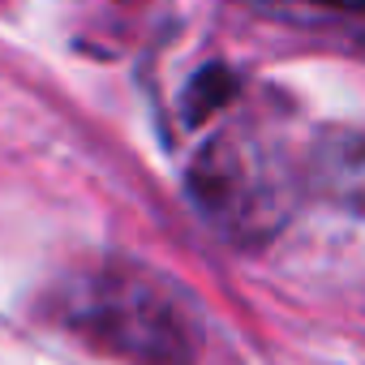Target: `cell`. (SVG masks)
Segmentation results:
<instances>
[{
  "label": "cell",
  "mask_w": 365,
  "mask_h": 365,
  "mask_svg": "<svg viewBox=\"0 0 365 365\" xmlns=\"http://www.w3.org/2000/svg\"><path fill=\"white\" fill-rule=\"evenodd\" d=\"M232 91H237V78L228 69H202L194 78V86L185 91V120L190 125H202L215 108H224L232 99Z\"/></svg>",
  "instance_id": "obj_4"
},
{
  "label": "cell",
  "mask_w": 365,
  "mask_h": 365,
  "mask_svg": "<svg viewBox=\"0 0 365 365\" xmlns=\"http://www.w3.org/2000/svg\"><path fill=\"white\" fill-rule=\"evenodd\" d=\"M314 5H327V9H339V14H365V0H314Z\"/></svg>",
  "instance_id": "obj_5"
},
{
  "label": "cell",
  "mask_w": 365,
  "mask_h": 365,
  "mask_svg": "<svg viewBox=\"0 0 365 365\" xmlns=\"http://www.w3.org/2000/svg\"><path fill=\"white\" fill-rule=\"evenodd\" d=\"M309 190L331 207L365 215V133L327 129L309 150Z\"/></svg>",
  "instance_id": "obj_3"
},
{
  "label": "cell",
  "mask_w": 365,
  "mask_h": 365,
  "mask_svg": "<svg viewBox=\"0 0 365 365\" xmlns=\"http://www.w3.org/2000/svg\"><path fill=\"white\" fill-rule=\"evenodd\" d=\"M190 194L224 232L241 241L267 237L288 211L279 159L262 142H250L241 133L215 138L194 159Z\"/></svg>",
  "instance_id": "obj_2"
},
{
  "label": "cell",
  "mask_w": 365,
  "mask_h": 365,
  "mask_svg": "<svg viewBox=\"0 0 365 365\" xmlns=\"http://www.w3.org/2000/svg\"><path fill=\"white\" fill-rule=\"evenodd\" d=\"M69 318L86 339L138 365H190V318L159 275H138L129 267L99 271L78 284Z\"/></svg>",
  "instance_id": "obj_1"
}]
</instances>
